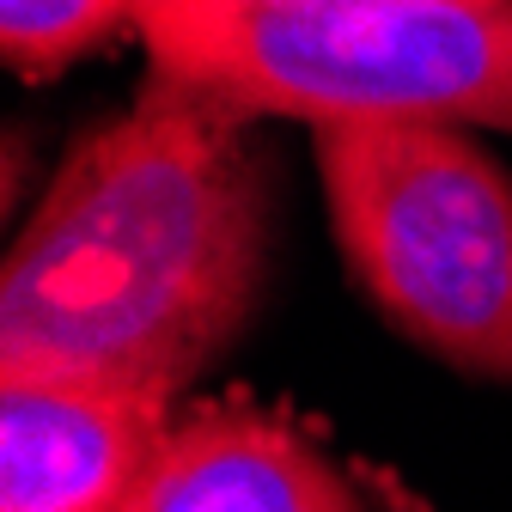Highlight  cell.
<instances>
[{
    "mask_svg": "<svg viewBox=\"0 0 512 512\" xmlns=\"http://www.w3.org/2000/svg\"><path fill=\"white\" fill-rule=\"evenodd\" d=\"M177 397L86 372H0V512H122Z\"/></svg>",
    "mask_w": 512,
    "mask_h": 512,
    "instance_id": "cell-4",
    "label": "cell"
},
{
    "mask_svg": "<svg viewBox=\"0 0 512 512\" xmlns=\"http://www.w3.org/2000/svg\"><path fill=\"white\" fill-rule=\"evenodd\" d=\"M311 153L360 299L439 366L512 384V171L458 122H317Z\"/></svg>",
    "mask_w": 512,
    "mask_h": 512,
    "instance_id": "cell-3",
    "label": "cell"
},
{
    "mask_svg": "<svg viewBox=\"0 0 512 512\" xmlns=\"http://www.w3.org/2000/svg\"><path fill=\"white\" fill-rule=\"evenodd\" d=\"M275 275V183L244 116L153 74L55 165L0 269V372L183 397Z\"/></svg>",
    "mask_w": 512,
    "mask_h": 512,
    "instance_id": "cell-1",
    "label": "cell"
},
{
    "mask_svg": "<svg viewBox=\"0 0 512 512\" xmlns=\"http://www.w3.org/2000/svg\"><path fill=\"white\" fill-rule=\"evenodd\" d=\"M122 512H366L324 439L275 409L202 403L171 421Z\"/></svg>",
    "mask_w": 512,
    "mask_h": 512,
    "instance_id": "cell-5",
    "label": "cell"
},
{
    "mask_svg": "<svg viewBox=\"0 0 512 512\" xmlns=\"http://www.w3.org/2000/svg\"><path fill=\"white\" fill-rule=\"evenodd\" d=\"M135 19L141 0H0V49L25 80H43Z\"/></svg>",
    "mask_w": 512,
    "mask_h": 512,
    "instance_id": "cell-6",
    "label": "cell"
},
{
    "mask_svg": "<svg viewBox=\"0 0 512 512\" xmlns=\"http://www.w3.org/2000/svg\"><path fill=\"white\" fill-rule=\"evenodd\" d=\"M153 74L238 116L512 135V0H141Z\"/></svg>",
    "mask_w": 512,
    "mask_h": 512,
    "instance_id": "cell-2",
    "label": "cell"
}]
</instances>
